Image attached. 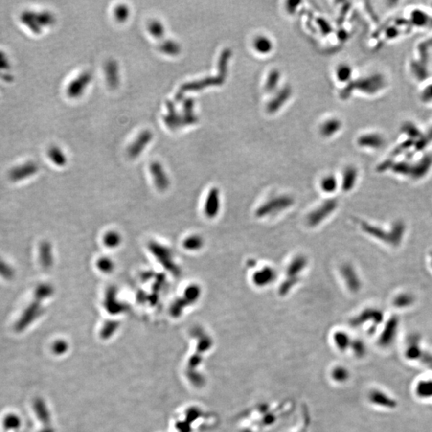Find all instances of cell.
<instances>
[{
	"instance_id": "cell-1",
	"label": "cell",
	"mask_w": 432,
	"mask_h": 432,
	"mask_svg": "<svg viewBox=\"0 0 432 432\" xmlns=\"http://www.w3.org/2000/svg\"><path fill=\"white\" fill-rule=\"evenodd\" d=\"M360 230L373 240L391 249H398L407 237L408 226L403 220H395L387 225L360 220L358 221Z\"/></svg>"
},
{
	"instance_id": "cell-2",
	"label": "cell",
	"mask_w": 432,
	"mask_h": 432,
	"mask_svg": "<svg viewBox=\"0 0 432 432\" xmlns=\"http://www.w3.org/2000/svg\"><path fill=\"white\" fill-rule=\"evenodd\" d=\"M308 263L309 260L304 254H298L292 257L286 267L285 278L279 285V296H288L300 283L301 275L307 269Z\"/></svg>"
},
{
	"instance_id": "cell-3",
	"label": "cell",
	"mask_w": 432,
	"mask_h": 432,
	"mask_svg": "<svg viewBox=\"0 0 432 432\" xmlns=\"http://www.w3.org/2000/svg\"><path fill=\"white\" fill-rule=\"evenodd\" d=\"M295 199L288 194L272 195L257 206L254 216L257 219H268L284 212L294 206Z\"/></svg>"
},
{
	"instance_id": "cell-4",
	"label": "cell",
	"mask_w": 432,
	"mask_h": 432,
	"mask_svg": "<svg viewBox=\"0 0 432 432\" xmlns=\"http://www.w3.org/2000/svg\"><path fill=\"white\" fill-rule=\"evenodd\" d=\"M19 20L20 24L24 26L31 33L40 35L43 33L44 28L55 23V18L50 11L24 10L20 13Z\"/></svg>"
},
{
	"instance_id": "cell-5",
	"label": "cell",
	"mask_w": 432,
	"mask_h": 432,
	"mask_svg": "<svg viewBox=\"0 0 432 432\" xmlns=\"http://www.w3.org/2000/svg\"><path fill=\"white\" fill-rule=\"evenodd\" d=\"M383 310L378 307H368L354 316L351 322L356 327H365L369 333L375 332V330L381 327L386 319Z\"/></svg>"
},
{
	"instance_id": "cell-6",
	"label": "cell",
	"mask_w": 432,
	"mask_h": 432,
	"mask_svg": "<svg viewBox=\"0 0 432 432\" xmlns=\"http://www.w3.org/2000/svg\"><path fill=\"white\" fill-rule=\"evenodd\" d=\"M339 201L335 198H329L322 201L312 209L306 216V224L310 228H316L327 221L338 210Z\"/></svg>"
},
{
	"instance_id": "cell-7",
	"label": "cell",
	"mask_w": 432,
	"mask_h": 432,
	"mask_svg": "<svg viewBox=\"0 0 432 432\" xmlns=\"http://www.w3.org/2000/svg\"><path fill=\"white\" fill-rule=\"evenodd\" d=\"M340 275L345 288L351 294H358L363 288L362 278L351 263H343L339 268Z\"/></svg>"
},
{
	"instance_id": "cell-8",
	"label": "cell",
	"mask_w": 432,
	"mask_h": 432,
	"mask_svg": "<svg viewBox=\"0 0 432 432\" xmlns=\"http://www.w3.org/2000/svg\"><path fill=\"white\" fill-rule=\"evenodd\" d=\"M399 328V318L397 316L387 317L384 324L382 325L381 331L379 336V342L382 347H388L391 344L398 335Z\"/></svg>"
},
{
	"instance_id": "cell-9",
	"label": "cell",
	"mask_w": 432,
	"mask_h": 432,
	"mask_svg": "<svg viewBox=\"0 0 432 432\" xmlns=\"http://www.w3.org/2000/svg\"><path fill=\"white\" fill-rule=\"evenodd\" d=\"M277 272L270 265L263 266L257 268L251 274L250 280L254 287L258 288H268L276 281Z\"/></svg>"
},
{
	"instance_id": "cell-10",
	"label": "cell",
	"mask_w": 432,
	"mask_h": 432,
	"mask_svg": "<svg viewBox=\"0 0 432 432\" xmlns=\"http://www.w3.org/2000/svg\"><path fill=\"white\" fill-rule=\"evenodd\" d=\"M167 110L168 113L165 115L164 122L171 129H175L182 126L188 125L196 122L197 119L194 114H180L176 112L175 106L172 102H167Z\"/></svg>"
},
{
	"instance_id": "cell-11",
	"label": "cell",
	"mask_w": 432,
	"mask_h": 432,
	"mask_svg": "<svg viewBox=\"0 0 432 432\" xmlns=\"http://www.w3.org/2000/svg\"><path fill=\"white\" fill-rule=\"evenodd\" d=\"M222 207L221 194L217 187L210 189L204 201V213L209 220H214L220 215Z\"/></svg>"
},
{
	"instance_id": "cell-12",
	"label": "cell",
	"mask_w": 432,
	"mask_h": 432,
	"mask_svg": "<svg viewBox=\"0 0 432 432\" xmlns=\"http://www.w3.org/2000/svg\"><path fill=\"white\" fill-rule=\"evenodd\" d=\"M43 307L41 302L34 299L27 307L25 308L22 315L20 316L16 324V329L18 331H22L26 329L29 325L33 322L35 319L39 317L42 312Z\"/></svg>"
},
{
	"instance_id": "cell-13",
	"label": "cell",
	"mask_w": 432,
	"mask_h": 432,
	"mask_svg": "<svg viewBox=\"0 0 432 432\" xmlns=\"http://www.w3.org/2000/svg\"><path fill=\"white\" fill-rule=\"evenodd\" d=\"M39 171L38 165L33 161H28L21 164L17 165L9 171V180L11 182H22L26 179L31 178L35 176Z\"/></svg>"
},
{
	"instance_id": "cell-14",
	"label": "cell",
	"mask_w": 432,
	"mask_h": 432,
	"mask_svg": "<svg viewBox=\"0 0 432 432\" xmlns=\"http://www.w3.org/2000/svg\"><path fill=\"white\" fill-rule=\"evenodd\" d=\"M387 139L384 135L378 132H371L363 134L358 138L360 147L370 151H380L386 144Z\"/></svg>"
},
{
	"instance_id": "cell-15",
	"label": "cell",
	"mask_w": 432,
	"mask_h": 432,
	"mask_svg": "<svg viewBox=\"0 0 432 432\" xmlns=\"http://www.w3.org/2000/svg\"><path fill=\"white\" fill-rule=\"evenodd\" d=\"M432 169V156L429 155L422 156L415 162H411L410 179L412 181L424 180L430 174Z\"/></svg>"
},
{
	"instance_id": "cell-16",
	"label": "cell",
	"mask_w": 432,
	"mask_h": 432,
	"mask_svg": "<svg viewBox=\"0 0 432 432\" xmlns=\"http://www.w3.org/2000/svg\"><path fill=\"white\" fill-rule=\"evenodd\" d=\"M360 178V171L357 167L353 165L347 166L342 173V177L340 180V189L345 193H350L357 186Z\"/></svg>"
},
{
	"instance_id": "cell-17",
	"label": "cell",
	"mask_w": 432,
	"mask_h": 432,
	"mask_svg": "<svg viewBox=\"0 0 432 432\" xmlns=\"http://www.w3.org/2000/svg\"><path fill=\"white\" fill-rule=\"evenodd\" d=\"M92 79V75L89 71H85L82 73L77 77L76 79H73L67 88V94L70 98H77L81 95L85 91L86 88L88 84H90Z\"/></svg>"
},
{
	"instance_id": "cell-18",
	"label": "cell",
	"mask_w": 432,
	"mask_h": 432,
	"mask_svg": "<svg viewBox=\"0 0 432 432\" xmlns=\"http://www.w3.org/2000/svg\"><path fill=\"white\" fill-rule=\"evenodd\" d=\"M416 301V296L412 292L399 291L393 295L390 298V304L395 309L407 310L414 307Z\"/></svg>"
},
{
	"instance_id": "cell-19",
	"label": "cell",
	"mask_w": 432,
	"mask_h": 432,
	"mask_svg": "<svg viewBox=\"0 0 432 432\" xmlns=\"http://www.w3.org/2000/svg\"><path fill=\"white\" fill-rule=\"evenodd\" d=\"M387 83V82L385 76L382 74H375L358 82V84H360V87L363 86V91L368 94H376L382 91L383 89L386 88Z\"/></svg>"
},
{
	"instance_id": "cell-20",
	"label": "cell",
	"mask_w": 432,
	"mask_h": 432,
	"mask_svg": "<svg viewBox=\"0 0 432 432\" xmlns=\"http://www.w3.org/2000/svg\"><path fill=\"white\" fill-rule=\"evenodd\" d=\"M152 138L153 135L148 130L141 132L128 147V155L132 158H136L139 156L141 152L145 149V147H147V145L152 141Z\"/></svg>"
},
{
	"instance_id": "cell-21",
	"label": "cell",
	"mask_w": 432,
	"mask_h": 432,
	"mask_svg": "<svg viewBox=\"0 0 432 432\" xmlns=\"http://www.w3.org/2000/svg\"><path fill=\"white\" fill-rule=\"evenodd\" d=\"M154 181L156 186L161 191H164L169 186V180L162 165L158 162H152L150 166Z\"/></svg>"
},
{
	"instance_id": "cell-22",
	"label": "cell",
	"mask_w": 432,
	"mask_h": 432,
	"mask_svg": "<svg viewBox=\"0 0 432 432\" xmlns=\"http://www.w3.org/2000/svg\"><path fill=\"white\" fill-rule=\"evenodd\" d=\"M39 259L44 269H49L53 265L52 247L48 241L41 242L39 247Z\"/></svg>"
},
{
	"instance_id": "cell-23",
	"label": "cell",
	"mask_w": 432,
	"mask_h": 432,
	"mask_svg": "<svg viewBox=\"0 0 432 432\" xmlns=\"http://www.w3.org/2000/svg\"><path fill=\"white\" fill-rule=\"evenodd\" d=\"M253 47L257 53L261 55H268L272 52L274 44L270 38L266 35H258L253 41Z\"/></svg>"
},
{
	"instance_id": "cell-24",
	"label": "cell",
	"mask_w": 432,
	"mask_h": 432,
	"mask_svg": "<svg viewBox=\"0 0 432 432\" xmlns=\"http://www.w3.org/2000/svg\"><path fill=\"white\" fill-rule=\"evenodd\" d=\"M319 188L322 193L332 195L340 188V180L334 175H327L322 177L319 182Z\"/></svg>"
},
{
	"instance_id": "cell-25",
	"label": "cell",
	"mask_w": 432,
	"mask_h": 432,
	"mask_svg": "<svg viewBox=\"0 0 432 432\" xmlns=\"http://www.w3.org/2000/svg\"><path fill=\"white\" fill-rule=\"evenodd\" d=\"M371 401L375 405L383 407V408H393L396 405L395 399L390 398L386 393L383 392L382 390H375L370 395Z\"/></svg>"
},
{
	"instance_id": "cell-26",
	"label": "cell",
	"mask_w": 432,
	"mask_h": 432,
	"mask_svg": "<svg viewBox=\"0 0 432 432\" xmlns=\"http://www.w3.org/2000/svg\"><path fill=\"white\" fill-rule=\"evenodd\" d=\"M423 352L424 351L420 345V340L415 336L411 337L405 350L406 357L408 360H420L423 356Z\"/></svg>"
},
{
	"instance_id": "cell-27",
	"label": "cell",
	"mask_w": 432,
	"mask_h": 432,
	"mask_svg": "<svg viewBox=\"0 0 432 432\" xmlns=\"http://www.w3.org/2000/svg\"><path fill=\"white\" fill-rule=\"evenodd\" d=\"M342 126V122L340 119L336 118L327 119L321 125V134L325 137H331L340 132Z\"/></svg>"
},
{
	"instance_id": "cell-28",
	"label": "cell",
	"mask_w": 432,
	"mask_h": 432,
	"mask_svg": "<svg viewBox=\"0 0 432 432\" xmlns=\"http://www.w3.org/2000/svg\"><path fill=\"white\" fill-rule=\"evenodd\" d=\"M105 74L108 83L111 87H115L119 83V67L116 62L110 60L105 65Z\"/></svg>"
},
{
	"instance_id": "cell-29",
	"label": "cell",
	"mask_w": 432,
	"mask_h": 432,
	"mask_svg": "<svg viewBox=\"0 0 432 432\" xmlns=\"http://www.w3.org/2000/svg\"><path fill=\"white\" fill-rule=\"evenodd\" d=\"M336 76L340 83L342 84L350 83L353 76V69L349 64H341L336 68Z\"/></svg>"
},
{
	"instance_id": "cell-30",
	"label": "cell",
	"mask_w": 432,
	"mask_h": 432,
	"mask_svg": "<svg viewBox=\"0 0 432 432\" xmlns=\"http://www.w3.org/2000/svg\"><path fill=\"white\" fill-rule=\"evenodd\" d=\"M205 241L204 238L199 235H191L185 239L183 247L190 251H198L204 248Z\"/></svg>"
},
{
	"instance_id": "cell-31",
	"label": "cell",
	"mask_w": 432,
	"mask_h": 432,
	"mask_svg": "<svg viewBox=\"0 0 432 432\" xmlns=\"http://www.w3.org/2000/svg\"><path fill=\"white\" fill-rule=\"evenodd\" d=\"M54 293V288L49 283H40L34 292V299L42 302L46 298H50Z\"/></svg>"
},
{
	"instance_id": "cell-32",
	"label": "cell",
	"mask_w": 432,
	"mask_h": 432,
	"mask_svg": "<svg viewBox=\"0 0 432 432\" xmlns=\"http://www.w3.org/2000/svg\"><path fill=\"white\" fill-rule=\"evenodd\" d=\"M47 156L54 164L64 166L67 163V157L64 152L57 146H52L47 151Z\"/></svg>"
},
{
	"instance_id": "cell-33",
	"label": "cell",
	"mask_w": 432,
	"mask_h": 432,
	"mask_svg": "<svg viewBox=\"0 0 432 432\" xmlns=\"http://www.w3.org/2000/svg\"><path fill=\"white\" fill-rule=\"evenodd\" d=\"M415 394L421 399H429L432 397V380H426L419 381L415 386Z\"/></svg>"
},
{
	"instance_id": "cell-34",
	"label": "cell",
	"mask_w": 432,
	"mask_h": 432,
	"mask_svg": "<svg viewBox=\"0 0 432 432\" xmlns=\"http://www.w3.org/2000/svg\"><path fill=\"white\" fill-rule=\"evenodd\" d=\"M201 294H202V289L200 286L197 284H191L188 286L185 291L183 300L186 301L189 304H191L200 299Z\"/></svg>"
},
{
	"instance_id": "cell-35",
	"label": "cell",
	"mask_w": 432,
	"mask_h": 432,
	"mask_svg": "<svg viewBox=\"0 0 432 432\" xmlns=\"http://www.w3.org/2000/svg\"><path fill=\"white\" fill-rule=\"evenodd\" d=\"M159 50L167 55H177L181 51V46L174 40H167L160 44Z\"/></svg>"
},
{
	"instance_id": "cell-36",
	"label": "cell",
	"mask_w": 432,
	"mask_h": 432,
	"mask_svg": "<svg viewBox=\"0 0 432 432\" xmlns=\"http://www.w3.org/2000/svg\"><path fill=\"white\" fill-rule=\"evenodd\" d=\"M290 93H291V91L290 89H283V90L281 91L279 93L278 95H276V98L273 100V101L271 102L270 104L268 106V109L271 112H274L277 110V108H279L281 106L283 105V103L282 102H284L288 99V97H289Z\"/></svg>"
},
{
	"instance_id": "cell-37",
	"label": "cell",
	"mask_w": 432,
	"mask_h": 432,
	"mask_svg": "<svg viewBox=\"0 0 432 432\" xmlns=\"http://www.w3.org/2000/svg\"><path fill=\"white\" fill-rule=\"evenodd\" d=\"M16 275V271L13 267L3 259H0V277L2 279L11 280Z\"/></svg>"
},
{
	"instance_id": "cell-38",
	"label": "cell",
	"mask_w": 432,
	"mask_h": 432,
	"mask_svg": "<svg viewBox=\"0 0 432 432\" xmlns=\"http://www.w3.org/2000/svg\"><path fill=\"white\" fill-rule=\"evenodd\" d=\"M103 243L108 248H116L121 243L120 235L116 231L108 232L103 237Z\"/></svg>"
},
{
	"instance_id": "cell-39",
	"label": "cell",
	"mask_w": 432,
	"mask_h": 432,
	"mask_svg": "<svg viewBox=\"0 0 432 432\" xmlns=\"http://www.w3.org/2000/svg\"><path fill=\"white\" fill-rule=\"evenodd\" d=\"M334 340L339 345V347L342 349H346L347 347H350L349 345L351 343V337L347 332L343 331H339L336 332L334 335Z\"/></svg>"
},
{
	"instance_id": "cell-40",
	"label": "cell",
	"mask_w": 432,
	"mask_h": 432,
	"mask_svg": "<svg viewBox=\"0 0 432 432\" xmlns=\"http://www.w3.org/2000/svg\"><path fill=\"white\" fill-rule=\"evenodd\" d=\"M148 31L155 37L159 38L164 35V26L158 20H152L147 26Z\"/></svg>"
},
{
	"instance_id": "cell-41",
	"label": "cell",
	"mask_w": 432,
	"mask_h": 432,
	"mask_svg": "<svg viewBox=\"0 0 432 432\" xmlns=\"http://www.w3.org/2000/svg\"><path fill=\"white\" fill-rule=\"evenodd\" d=\"M419 99L422 103L432 105V83L424 86L419 92Z\"/></svg>"
},
{
	"instance_id": "cell-42",
	"label": "cell",
	"mask_w": 432,
	"mask_h": 432,
	"mask_svg": "<svg viewBox=\"0 0 432 432\" xmlns=\"http://www.w3.org/2000/svg\"><path fill=\"white\" fill-rule=\"evenodd\" d=\"M280 79V73L278 70H272L270 73V75H268V80L266 83V89L268 91H272L276 88L277 84Z\"/></svg>"
},
{
	"instance_id": "cell-43",
	"label": "cell",
	"mask_w": 432,
	"mask_h": 432,
	"mask_svg": "<svg viewBox=\"0 0 432 432\" xmlns=\"http://www.w3.org/2000/svg\"><path fill=\"white\" fill-rule=\"evenodd\" d=\"M410 19L413 20L414 24L418 25V26H425L424 25L428 23V16L424 11L418 10L414 11V13L412 12Z\"/></svg>"
},
{
	"instance_id": "cell-44",
	"label": "cell",
	"mask_w": 432,
	"mask_h": 432,
	"mask_svg": "<svg viewBox=\"0 0 432 432\" xmlns=\"http://www.w3.org/2000/svg\"><path fill=\"white\" fill-rule=\"evenodd\" d=\"M129 15V8L127 7V5H118L114 9V16H115L116 20L119 22H124V21H126Z\"/></svg>"
},
{
	"instance_id": "cell-45",
	"label": "cell",
	"mask_w": 432,
	"mask_h": 432,
	"mask_svg": "<svg viewBox=\"0 0 432 432\" xmlns=\"http://www.w3.org/2000/svg\"><path fill=\"white\" fill-rule=\"evenodd\" d=\"M99 270L104 273H110L114 269V263L109 258H102L97 263Z\"/></svg>"
},
{
	"instance_id": "cell-46",
	"label": "cell",
	"mask_w": 432,
	"mask_h": 432,
	"mask_svg": "<svg viewBox=\"0 0 432 432\" xmlns=\"http://www.w3.org/2000/svg\"><path fill=\"white\" fill-rule=\"evenodd\" d=\"M11 68V63L4 51H0V70H8Z\"/></svg>"
},
{
	"instance_id": "cell-47",
	"label": "cell",
	"mask_w": 432,
	"mask_h": 432,
	"mask_svg": "<svg viewBox=\"0 0 432 432\" xmlns=\"http://www.w3.org/2000/svg\"><path fill=\"white\" fill-rule=\"evenodd\" d=\"M4 423L10 428H17L20 424V419L16 415H9L5 419Z\"/></svg>"
},
{
	"instance_id": "cell-48",
	"label": "cell",
	"mask_w": 432,
	"mask_h": 432,
	"mask_svg": "<svg viewBox=\"0 0 432 432\" xmlns=\"http://www.w3.org/2000/svg\"><path fill=\"white\" fill-rule=\"evenodd\" d=\"M424 136H425L426 141L428 142V143L432 142V124L426 131Z\"/></svg>"
},
{
	"instance_id": "cell-49",
	"label": "cell",
	"mask_w": 432,
	"mask_h": 432,
	"mask_svg": "<svg viewBox=\"0 0 432 432\" xmlns=\"http://www.w3.org/2000/svg\"><path fill=\"white\" fill-rule=\"evenodd\" d=\"M427 262H428V268L432 273V250L428 251L427 254Z\"/></svg>"
}]
</instances>
